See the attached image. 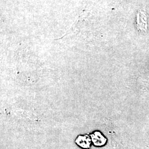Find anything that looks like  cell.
I'll return each instance as SVG.
<instances>
[{
  "instance_id": "obj_1",
  "label": "cell",
  "mask_w": 149,
  "mask_h": 149,
  "mask_svg": "<svg viewBox=\"0 0 149 149\" xmlns=\"http://www.w3.org/2000/svg\"><path fill=\"white\" fill-rule=\"evenodd\" d=\"M92 140L95 145L97 146H101L106 143V139L105 138L101 133L96 132L92 135Z\"/></svg>"
}]
</instances>
